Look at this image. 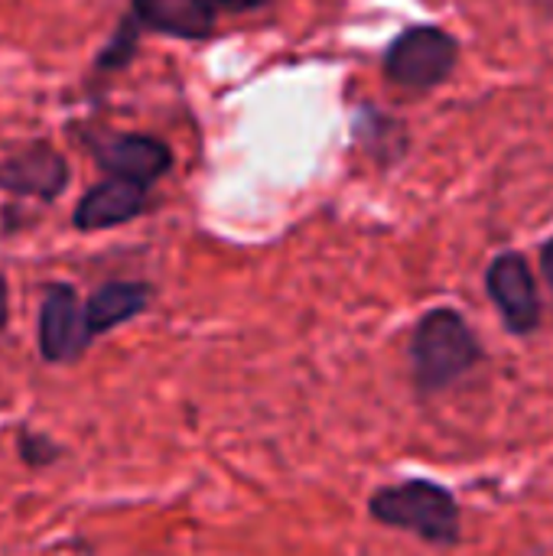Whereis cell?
Masks as SVG:
<instances>
[{
    "label": "cell",
    "instance_id": "6da1fadb",
    "mask_svg": "<svg viewBox=\"0 0 553 556\" xmlns=\"http://www.w3.org/2000/svg\"><path fill=\"white\" fill-rule=\"evenodd\" d=\"M482 342L463 313L437 306L420 316L411 336V375L420 394H440L482 362Z\"/></svg>",
    "mask_w": 553,
    "mask_h": 556
},
{
    "label": "cell",
    "instance_id": "7a4b0ae2",
    "mask_svg": "<svg viewBox=\"0 0 553 556\" xmlns=\"http://www.w3.org/2000/svg\"><path fill=\"white\" fill-rule=\"evenodd\" d=\"M368 515L394 531H407L433 547H456L463 515L456 495L430 479H407L385 485L368 498Z\"/></svg>",
    "mask_w": 553,
    "mask_h": 556
},
{
    "label": "cell",
    "instance_id": "3957f363",
    "mask_svg": "<svg viewBox=\"0 0 553 556\" xmlns=\"http://www.w3.org/2000/svg\"><path fill=\"white\" fill-rule=\"evenodd\" d=\"M460 62V42L453 33L433 23L407 26L385 52V75L388 81L411 88V91H430L443 85Z\"/></svg>",
    "mask_w": 553,
    "mask_h": 556
},
{
    "label": "cell",
    "instance_id": "277c9868",
    "mask_svg": "<svg viewBox=\"0 0 553 556\" xmlns=\"http://www.w3.org/2000/svg\"><path fill=\"white\" fill-rule=\"evenodd\" d=\"M486 293L495 303L505 329L512 336H531L541 326V296L538 280L521 251L499 254L486 270Z\"/></svg>",
    "mask_w": 553,
    "mask_h": 556
},
{
    "label": "cell",
    "instance_id": "5b68a950",
    "mask_svg": "<svg viewBox=\"0 0 553 556\" xmlns=\"http://www.w3.org/2000/svg\"><path fill=\"white\" fill-rule=\"evenodd\" d=\"M95 339L85 326V306L68 283L46 287L39 306V355L49 365H72L78 362Z\"/></svg>",
    "mask_w": 553,
    "mask_h": 556
},
{
    "label": "cell",
    "instance_id": "8992f818",
    "mask_svg": "<svg viewBox=\"0 0 553 556\" xmlns=\"http://www.w3.org/2000/svg\"><path fill=\"white\" fill-rule=\"evenodd\" d=\"M95 163L114 176L150 189L173 166V150L150 134H101L91 140Z\"/></svg>",
    "mask_w": 553,
    "mask_h": 556
},
{
    "label": "cell",
    "instance_id": "52a82bcc",
    "mask_svg": "<svg viewBox=\"0 0 553 556\" xmlns=\"http://www.w3.org/2000/svg\"><path fill=\"white\" fill-rule=\"evenodd\" d=\"M68 186V163L49 143H29L26 150L0 163V189L13 195H29L39 202H55Z\"/></svg>",
    "mask_w": 553,
    "mask_h": 556
},
{
    "label": "cell",
    "instance_id": "ba28073f",
    "mask_svg": "<svg viewBox=\"0 0 553 556\" xmlns=\"http://www.w3.org/2000/svg\"><path fill=\"white\" fill-rule=\"evenodd\" d=\"M143 208H147V189L143 186L108 176L78 199L72 225L78 231H104V228L127 225L130 218L143 215Z\"/></svg>",
    "mask_w": 553,
    "mask_h": 556
},
{
    "label": "cell",
    "instance_id": "9c48e42d",
    "mask_svg": "<svg viewBox=\"0 0 553 556\" xmlns=\"http://www.w3.org/2000/svg\"><path fill=\"white\" fill-rule=\"evenodd\" d=\"M212 0H134L130 13L140 26L176 36V39H205L215 29Z\"/></svg>",
    "mask_w": 553,
    "mask_h": 556
},
{
    "label": "cell",
    "instance_id": "30bf717a",
    "mask_svg": "<svg viewBox=\"0 0 553 556\" xmlns=\"http://www.w3.org/2000/svg\"><path fill=\"white\" fill-rule=\"evenodd\" d=\"M153 303V287L143 280H111L98 287L85 303V326L88 336L98 339L130 319H137Z\"/></svg>",
    "mask_w": 553,
    "mask_h": 556
},
{
    "label": "cell",
    "instance_id": "8fae6325",
    "mask_svg": "<svg viewBox=\"0 0 553 556\" xmlns=\"http://www.w3.org/2000/svg\"><path fill=\"white\" fill-rule=\"evenodd\" d=\"M355 134H359V140L365 143V150H368L375 160H381V163H398V160L407 153V147H411L407 127H404L401 121H394V117L375 111L372 104H365V108L359 111V117H355Z\"/></svg>",
    "mask_w": 553,
    "mask_h": 556
},
{
    "label": "cell",
    "instance_id": "7c38bea8",
    "mask_svg": "<svg viewBox=\"0 0 553 556\" xmlns=\"http://www.w3.org/2000/svg\"><path fill=\"white\" fill-rule=\"evenodd\" d=\"M137 36H140V23H137V16H134V13H127V16L121 20V26L114 29V36L108 39V46L101 49V55H98V68H108V72L124 68V65L134 59Z\"/></svg>",
    "mask_w": 553,
    "mask_h": 556
},
{
    "label": "cell",
    "instance_id": "4fadbf2b",
    "mask_svg": "<svg viewBox=\"0 0 553 556\" xmlns=\"http://www.w3.org/2000/svg\"><path fill=\"white\" fill-rule=\"evenodd\" d=\"M16 446H20L23 463H29V466H49V463L59 459V446H55L49 437L33 433V430H23V433L16 437Z\"/></svg>",
    "mask_w": 553,
    "mask_h": 556
},
{
    "label": "cell",
    "instance_id": "5bb4252c",
    "mask_svg": "<svg viewBox=\"0 0 553 556\" xmlns=\"http://www.w3.org/2000/svg\"><path fill=\"white\" fill-rule=\"evenodd\" d=\"M541 274H544V280H548V287H551L553 293V235L541 248Z\"/></svg>",
    "mask_w": 553,
    "mask_h": 556
},
{
    "label": "cell",
    "instance_id": "9a60e30c",
    "mask_svg": "<svg viewBox=\"0 0 553 556\" xmlns=\"http://www.w3.org/2000/svg\"><path fill=\"white\" fill-rule=\"evenodd\" d=\"M215 7H222V10H238V13H244V10H257V7H264L267 0H212Z\"/></svg>",
    "mask_w": 553,
    "mask_h": 556
},
{
    "label": "cell",
    "instance_id": "2e32d148",
    "mask_svg": "<svg viewBox=\"0 0 553 556\" xmlns=\"http://www.w3.org/2000/svg\"><path fill=\"white\" fill-rule=\"evenodd\" d=\"M7 316H10V303H7V280L0 277V332L7 326Z\"/></svg>",
    "mask_w": 553,
    "mask_h": 556
}]
</instances>
